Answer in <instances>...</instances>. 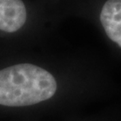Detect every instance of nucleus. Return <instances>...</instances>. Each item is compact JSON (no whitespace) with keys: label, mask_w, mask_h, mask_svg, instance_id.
I'll return each mask as SVG.
<instances>
[{"label":"nucleus","mask_w":121,"mask_h":121,"mask_svg":"<svg viewBox=\"0 0 121 121\" xmlns=\"http://www.w3.org/2000/svg\"><path fill=\"white\" fill-rule=\"evenodd\" d=\"M27 11L22 0H0V30L15 32L24 25Z\"/></svg>","instance_id":"nucleus-2"},{"label":"nucleus","mask_w":121,"mask_h":121,"mask_svg":"<svg viewBox=\"0 0 121 121\" xmlns=\"http://www.w3.org/2000/svg\"><path fill=\"white\" fill-rule=\"evenodd\" d=\"M56 82L48 71L32 64H18L0 70V105L25 107L50 99Z\"/></svg>","instance_id":"nucleus-1"},{"label":"nucleus","mask_w":121,"mask_h":121,"mask_svg":"<svg viewBox=\"0 0 121 121\" xmlns=\"http://www.w3.org/2000/svg\"><path fill=\"white\" fill-rule=\"evenodd\" d=\"M99 19L107 36L121 48V0L106 1Z\"/></svg>","instance_id":"nucleus-3"}]
</instances>
